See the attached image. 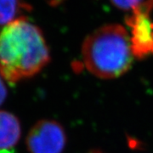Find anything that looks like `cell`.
<instances>
[{"label": "cell", "mask_w": 153, "mask_h": 153, "mask_svg": "<svg viewBox=\"0 0 153 153\" xmlns=\"http://www.w3.org/2000/svg\"><path fill=\"white\" fill-rule=\"evenodd\" d=\"M50 60L42 31L22 17L0 30V72L10 84L38 74Z\"/></svg>", "instance_id": "6da1fadb"}, {"label": "cell", "mask_w": 153, "mask_h": 153, "mask_svg": "<svg viewBox=\"0 0 153 153\" xmlns=\"http://www.w3.org/2000/svg\"><path fill=\"white\" fill-rule=\"evenodd\" d=\"M82 57L85 67L94 76L118 77L129 70L133 62L130 36L118 24L103 26L85 38Z\"/></svg>", "instance_id": "7a4b0ae2"}, {"label": "cell", "mask_w": 153, "mask_h": 153, "mask_svg": "<svg viewBox=\"0 0 153 153\" xmlns=\"http://www.w3.org/2000/svg\"><path fill=\"white\" fill-rule=\"evenodd\" d=\"M153 8V0H148L132 11L126 23L130 28L132 52L134 56L143 59L153 54V22L150 12Z\"/></svg>", "instance_id": "3957f363"}, {"label": "cell", "mask_w": 153, "mask_h": 153, "mask_svg": "<svg viewBox=\"0 0 153 153\" xmlns=\"http://www.w3.org/2000/svg\"><path fill=\"white\" fill-rule=\"evenodd\" d=\"M66 144L64 128L54 120L38 122L27 137V146L30 153H62Z\"/></svg>", "instance_id": "277c9868"}, {"label": "cell", "mask_w": 153, "mask_h": 153, "mask_svg": "<svg viewBox=\"0 0 153 153\" xmlns=\"http://www.w3.org/2000/svg\"><path fill=\"white\" fill-rule=\"evenodd\" d=\"M22 134L21 124L10 112L0 111V152H8L16 145Z\"/></svg>", "instance_id": "5b68a950"}, {"label": "cell", "mask_w": 153, "mask_h": 153, "mask_svg": "<svg viewBox=\"0 0 153 153\" xmlns=\"http://www.w3.org/2000/svg\"><path fill=\"white\" fill-rule=\"evenodd\" d=\"M31 10L26 0H0V26L25 17V14Z\"/></svg>", "instance_id": "8992f818"}, {"label": "cell", "mask_w": 153, "mask_h": 153, "mask_svg": "<svg viewBox=\"0 0 153 153\" xmlns=\"http://www.w3.org/2000/svg\"><path fill=\"white\" fill-rule=\"evenodd\" d=\"M145 0H111V4L117 8L123 10H134L143 4Z\"/></svg>", "instance_id": "52a82bcc"}, {"label": "cell", "mask_w": 153, "mask_h": 153, "mask_svg": "<svg viewBox=\"0 0 153 153\" xmlns=\"http://www.w3.org/2000/svg\"><path fill=\"white\" fill-rule=\"evenodd\" d=\"M5 79L0 72V105L3 104L7 97V87L5 84Z\"/></svg>", "instance_id": "ba28073f"}]
</instances>
